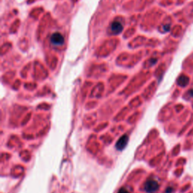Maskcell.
I'll list each match as a JSON object with an SVG mask.
<instances>
[{"label":"cell","instance_id":"obj_1","mask_svg":"<svg viewBox=\"0 0 193 193\" xmlns=\"http://www.w3.org/2000/svg\"><path fill=\"white\" fill-rule=\"evenodd\" d=\"M159 188V185L157 181L154 180H149L146 182L144 186V189L148 193H154L156 192Z\"/></svg>","mask_w":193,"mask_h":193},{"label":"cell","instance_id":"obj_2","mask_svg":"<svg viewBox=\"0 0 193 193\" xmlns=\"http://www.w3.org/2000/svg\"><path fill=\"white\" fill-rule=\"evenodd\" d=\"M51 42L55 45H61L64 42V38L60 32H55L51 36Z\"/></svg>","mask_w":193,"mask_h":193},{"label":"cell","instance_id":"obj_3","mask_svg":"<svg viewBox=\"0 0 193 193\" xmlns=\"http://www.w3.org/2000/svg\"><path fill=\"white\" fill-rule=\"evenodd\" d=\"M128 140V136L127 134H124L122 137H121L118 140L116 144H115V148H116L118 150H123V149L125 148V146H127Z\"/></svg>","mask_w":193,"mask_h":193},{"label":"cell","instance_id":"obj_4","mask_svg":"<svg viewBox=\"0 0 193 193\" xmlns=\"http://www.w3.org/2000/svg\"><path fill=\"white\" fill-rule=\"evenodd\" d=\"M111 30L115 34L121 33L123 30L122 24L118 21H114L111 24Z\"/></svg>","mask_w":193,"mask_h":193},{"label":"cell","instance_id":"obj_5","mask_svg":"<svg viewBox=\"0 0 193 193\" xmlns=\"http://www.w3.org/2000/svg\"><path fill=\"white\" fill-rule=\"evenodd\" d=\"M189 82V77L186 76V75H182L177 79V84L178 85L181 86V87H186Z\"/></svg>","mask_w":193,"mask_h":193},{"label":"cell","instance_id":"obj_6","mask_svg":"<svg viewBox=\"0 0 193 193\" xmlns=\"http://www.w3.org/2000/svg\"><path fill=\"white\" fill-rule=\"evenodd\" d=\"M118 193H130V192L127 189H125V188H121V189L118 190Z\"/></svg>","mask_w":193,"mask_h":193},{"label":"cell","instance_id":"obj_7","mask_svg":"<svg viewBox=\"0 0 193 193\" xmlns=\"http://www.w3.org/2000/svg\"><path fill=\"white\" fill-rule=\"evenodd\" d=\"M173 192V189L171 187H168V189H166V193H171Z\"/></svg>","mask_w":193,"mask_h":193},{"label":"cell","instance_id":"obj_8","mask_svg":"<svg viewBox=\"0 0 193 193\" xmlns=\"http://www.w3.org/2000/svg\"><path fill=\"white\" fill-rule=\"evenodd\" d=\"M188 93H189V96H190L191 97H193V89H191V90H189V92H188Z\"/></svg>","mask_w":193,"mask_h":193},{"label":"cell","instance_id":"obj_9","mask_svg":"<svg viewBox=\"0 0 193 193\" xmlns=\"http://www.w3.org/2000/svg\"><path fill=\"white\" fill-rule=\"evenodd\" d=\"M164 29H165V31H168L170 30V26L169 25H166L164 27Z\"/></svg>","mask_w":193,"mask_h":193}]
</instances>
